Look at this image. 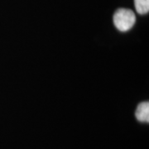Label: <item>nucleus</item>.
<instances>
[{
  "label": "nucleus",
  "mask_w": 149,
  "mask_h": 149,
  "mask_svg": "<svg viewBox=\"0 0 149 149\" xmlns=\"http://www.w3.org/2000/svg\"><path fill=\"white\" fill-rule=\"evenodd\" d=\"M114 26L121 32H127L133 27L136 17L133 11L126 8L118 9L113 17Z\"/></svg>",
  "instance_id": "1"
},
{
  "label": "nucleus",
  "mask_w": 149,
  "mask_h": 149,
  "mask_svg": "<svg viewBox=\"0 0 149 149\" xmlns=\"http://www.w3.org/2000/svg\"><path fill=\"white\" fill-rule=\"evenodd\" d=\"M137 119L143 123L149 122V103L143 102L139 104L135 112Z\"/></svg>",
  "instance_id": "2"
},
{
  "label": "nucleus",
  "mask_w": 149,
  "mask_h": 149,
  "mask_svg": "<svg viewBox=\"0 0 149 149\" xmlns=\"http://www.w3.org/2000/svg\"><path fill=\"white\" fill-rule=\"evenodd\" d=\"M134 5L139 14H147L149 11V0H134Z\"/></svg>",
  "instance_id": "3"
}]
</instances>
